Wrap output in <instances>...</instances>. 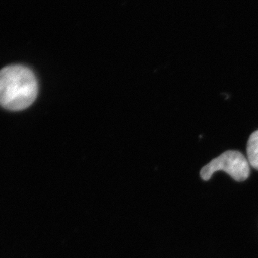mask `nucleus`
Returning a JSON list of instances; mask_svg holds the SVG:
<instances>
[{"label":"nucleus","mask_w":258,"mask_h":258,"mask_svg":"<svg viewBox=\"0 0 258 258\" xmlns=\"http://www.w3.org/2000/svg\"><path fill=\"white\" fill-rule=\"evenodd\" d=\"M38 85L31 70L15 64L0 71V106L10 111L25 109L35 101Z\"/></svg>","instance_id":"f257e3e1"},{"label":"nucleus","mask_w":258,"mask_h":258,"mask_svg":"<svg viewBox=\"0 0 258 258\" xmlns=\"http://www.w3.org/2000/svg\"><path fill=\"white\" fill-rule=\"evenodd\" d=\"M224 171L237 181H243L249 176V164L243 154L238 151H227L212 159L200 171V176L208 181L214 173Z\"/></svg>","instance_id":"f03ea898"},{"label":"nucleus","mask_w":258,"mask_h":258,"mask_svg":"<svg viewBox=\"0 0 258 258\" xmlns=\"http://www.w3.org/2000/svg\"><path fill=\"white\" fill-rule=\"evenodd\" d=\"M247 154L249 165L258 170V130L254 132L249 137Z\"/></svg>","instance_id":"7ed1b4c3"}]
</instances>
